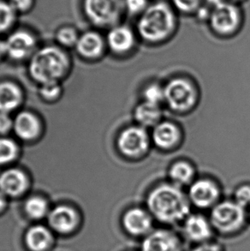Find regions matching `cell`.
<instances>
[{
    "label": "cell",
    "instance_id": "obj_1",
    "mask_svg": "<svg viewBox=\"0 0 250 251\" xmlns=\"http://www.w3.org/2000/svg\"><path fill=\"white\" fill-rule=\"evenodd\" d=\"M147 206L152 218L164 224L184 221L190 211L189 197L173 183H164L152 189L147 198Z\"/></svg>",
    "mask_w": 250,
    "mask_h": 251
},
{
    "label": "cell",
    "instance_id": "obj_2",
    "mask_svg": "<svg viewBox=\"0 0 250 251\" xmlns=\"http://www.w3.org/2000/svg\"><path fill=\"white\" fill-rule=\"evenodd\" d=\"M176 27V17L173 7L166 2L150 4L141 15L137 31L143 41L158 43L173 34Z\"/></svg>",
    "mask_w": 250,
    "mask_h": 251
},
{
    "label": "cell",
    "instance_id": "obj_3",
    "mask_svg": "<svg viewBox=\"0 0 250 251\" xmlns=\"http://www.w3.org/2000/svg\"><path fill=\"white\" fill-rule=\"evenodd\" d=\"M68 58L56 48H46L34 54L30 63V73L37 82L44 84L58 82L68 68Z\"/></svg>",
    "mask_w": 250,
    "mask_h": 251
},
{
    "label": "cell",
    "instance_id": "obj_4",
    "mask_svg": "<svg viewBox=\"0 0 250 251\" xmlns=\"http://www.w3.org/2000/svg\"><path fill=\"white\" fill-rule=\"evenodd\" d=\"M245 208L236 201H225L217 203L212 209L210 222L213 229L222 234H232L239 231L245 224Z\"/></svg>",
    "mask_w": 250,
    "mask_h": 251
},
{
    "label": "cell",
    "instance_id": "obj_5",
    "mask_svg": "<svg viewBox=\"0 0 250 251\" xmlns=\"http://www.w3.org/2000/svg\"><path fill=\"white\" fill-rule=\"evenodd\" d=\"M84 7L88 18L100 27L115 26L125 10L124 0H85Z\"/></svg>",
    "mask_w": 250,
    "mask_h": 251
},
{
    "label": "cell",
    "instance_id": "obj_6",
    "mask_svg": "<svg viewBox=\"0 0 250 251\" xmlns=\"http://www.w3.org/2000/svg\"><path fill=\"white\" fill-rule=\"evenodd\" d=\"M196 100V88L187 79L176 77L165 87V101L175 112H184L192 109Z\"/></svg>",
    "mask_w": 250,
    "mask_h": 251
},
{
    "label": "cell",
    "instance_id": "obj_7",
    "mask_svg": "<svg viewBox=\"0 0 250 251\" xmlns=\"http://www.w3.org/2000/svg\"><path fill=\"white\" fill-rule=\"evenodd\" d=\"M208 21L210 27L217 34L230 35L240 25V10L235 3L224 1L210 10Z\"/></svg>",
    "mask_w": 250,
    "mask_h": 251
},
{
    "label": "cell",
    "instance_id": "obj_8",
    "mask_svg": "<svg viewBox=\"0 0 250 251\" xmlns=\"http://www.w3.org/2000/svg\"><path fill=\"white\" fill-rule=\"evenodd\" d=\"M149 134L142 126H130L120 133L118 147L122 154L135 159L145 153L149 149Z\"/></svg>",
    "mask_w": 250,
    "mask_h": 251
},
{
    "label": "cell",
    "instance_id": "obj_9",
    "mask_svg": "<svg viewBox=\"0 0 250 251\" xmlns=\"http://www.w3.org/2000/svg\"><path fill=\"white\" fill-rule=\"evenodd\" d=\"M220 190L212 180L198 179L190 185L189 200L198 208H209L214 207L220 198Z\"/></svg>",
    "mask_w": 250,
    "mask_h": 251
},
{
    "label": "cell",
    "instance_id": "obj_10",
    "mask_svg": "<svg viewBox=\"0 0 250 251\" xmlns=\"http://www.w3.org/2000/svg\"><path fill=\"white\" fill-rule=\"evenodd\" d=\"M142 251H183V244L173 231L155 230L146 236Z\"/></svg>",
    "mask_w": 250,
    "mask_h": 251
},
{
    "label": "cell",
    "instance_id": "obj_11",
    "mask_svg": "<svg viewBox=\"0 0 250 251\" xmlns=\"http://www.w3.org/2000/svg\"><path fill=\"white\" fill-rule=\"evenodd\" d=\"M152 215L140 207L128 209L123 217V226L128 234L134 237H142L152 231Z\"/></svg>",
    "mask_w": 250,
    "mask_h": 251
},
{
    "label": "cell",
    "instance_id": "obj_12",
    "mask_svg": "<svg viewBox=\"0 0 250 251\" xmlns=\"http://www.w3.org/2000/svg\"><path fill=\"white\" fill-rule=\"evenodd\" d=\"M213 226L201 214H189L184 220L183 232L186 238L200 245L207 243L213 236Z\"/></svg>",
    "mask_w": 250,
    "mask_h": 251
},
{
    "label": "cell",
    "instance_id": "obj_13",
    "mask_svg": "<svg viewBox=\"0 0 250 251\" xmlns=\"http://www.w3.org/2000/svg\"><path fill=\"white\" fill-rule=\"evenodd\" d=\"M48 222L51 229L66 234L73 231L78 224L76 212L68 206H58L48 214Z\"/></svg>",
    "mask_w": 250,
    "mask_h": 251
},
{
    "label": "cell",
    "instance_id": "obj_14",
    "mask_svg": "<svg viewBox=\"0 0 250 251\" xmlns=\"http://www.w3.org/2000/svg\"><path fill=\"white\" fill-rule=\"evenodd\" d=\"M5 52L15 59L26 58L32 53L35 47L34 38L24 31L11 34L5 42Z\"/></svg>",
    "mask_w": 250,
    "mask_h": 251
},
{
    "label": "cell",
    "instance_id": "obj_15",
    "mask_svg": "<svg viewBox=\"0 0 250 251\" xmlns=\"http://www.w3.org/2000/svg\"><path fill=\"white\" fill-rule=\"evenodd\" d=\"M27 187V176L21 170H7L0 175V191L4 196H20Z\"/></svg>",
    "mask_w": 250,
    "mask_h": 251
},
{
    "label": "cell",
    "instance_id": "obj_16",
    "mask_svg": "<svg viewBox=\"0 0 250 251\" xmlns=\"http://www.w3.org/2000/svg\"><path fill=\"white\" fill-rule=\"evenodd\" d=\"M181 132L173 123L161 122L154 126L152 131V142L160 150H167L177 144Z\"/></svg>",
    "mask_w": 250,
    "mask_h": 251
},
{
    "label": "cell",
    "instance_id": "obj_17",
    "mask_svg": "<svg viewBox=\"0 0 250 251\" xmlns=\"http://www.w3.org/2000/svg\"><path fill=\"white\" fill-rule=\"evenodd\" d=\"M107 42L112 51L124 53L135 45V34L127 26H114L107 35Z\"/></svg>",
    "mask_w": 250,
    "mask_h": 251
},
{
    "label": "cell",
    "instance_id": "obj_18",
    "mask_svg": "<svg viewBox=\"0 0 250 251\" xmlns=\"http://www.w3.org/2000/svg\"><path fill=\"white\" fill-rule=\"evenodd\" d=\"M14 129L22 139L31 140L36 137L40 131V123L30 112H21L14 121Z\"/></svg>",
    "mask_w": 250,
    "mask_h": 251
},
{
    "label": "cell",
    "instance_id": "obj_19",
    "mask_svg": "<svg viewBox=\"0 0 250 251\" xmlns=\"http://www.w3.org/2000/svg\"><path fill=\"white\" fill-rule=\"evenodd\" d=\"M25 242L32 251H45L51 246L52 236L48 228L35 226L28 229L25 236Z\"/></svg>",
    "mask_w": 250,
    "mask_h": 251
},
{
    "label": "cell",
    "instance_id": "obj_20",
    "mask_svg": "<svg viewBox=\"0 0 250 251\" xmlns=\"http://www.w3.org/2000/svg\"><path fill=\"white\" fill-rule=\"evenodd\" d=\"M161 110L159 105L143 101L135 107L134 118L142 127H152L159 124L161 119Z\"/></svg>",
    "mask_w": 250,
    "mask_h": 251
},
{
    "label": "cell",
    "instance_id": "obj_21",
    "mask_svg": "<svg viewBox=\"0 0 250 251\" xmlns=\"http://www.w3.org/2000/svg\"><path fill=\"white\" fill-rule=\"evenodd\" d=\"M22 92L17 85L11 82L0 83V112L13 111L20 105L22 101Z\"/></svg>",
    "mask_w": 250,
    "mask_h": 251
},
{
    "label": "cell",
    "instance_id": "obj_22",
    "mask_svg": "<svg viewBox=\"0 0 250 251\" xmlns=\"http://www.w3.org/2000/svg\"><path fill=\"white\" fill-rule=\"evenodd\" d=\"M104 43L101 36L95 32H88L78 39L77 50L82 56L87 58H95L100 54Z\"/></svg>",
    "mask_w": 250,
    "mask_h": 251
},
{
    "label": "cell",
    "instance_id": "obj_23",
    "mask_svg": "<svg viewBox=\"0 0 250 251\" xmlns=\"http://www.w3.org/2000/svg\"><path fill=\"white\" fill-rule=\"evenodd\" d=\"M195 176V170L191 165L185 161H179L170 168L169 176L173 184L183 186L189 184Z\"/></svg>",
    "mask_w": 250,
    "mask_h": 251
},
{
    "label": "cell",
    "instance_id": "obj_24",
    "mask_svg": "<svg viewBox=\"0 0 250 251\" xmlns=\"http://www.w3.org/2000/svg\"><path fill=\"white\" fill-rule=\"evenodd\" d=\"M25 211L32 219L41 220L48 214V203L41 197H31L25 203Z\"/></svg>",
    "mask_w": 250,
    "mask_h": 251
},
{
    "label": "cell",
    "instance_id": "obj_25",
    "mask_svg": "<svg viewBox=\"0 0 250 251\" xmlns=\"http://www.w3.org/2000/svg\"><path fill=\"white\" fill-rule=\"evenodd\" d=\"M143 99L145 102L159 105L165 101V88L157 83L149 85L143 91Z\"/></svg>",
    "mask_w": 250,
    "mask_h": 251
},
{
    "label": "cell",
    "instance_id": "obj_26",
    "mask_svg": "<svg viewBox=\"0 0 250 251\" xmlns=\"http://www.w3.org/2000/svg\"><path fill=\"white\" fill-rule=\"evenodd\" d=\"M17 146L13 141L0 138V165L9 163L16 158Z\"/></svg>",
    "mask_w": 250,
    "mask_h": 251
},
{
    "label": "cell",
    "instance_id": "obj_27",
    "mask_svg": "<svg viewBox=\"0 0 250 251\" xmlns=\"http://www.w3.org/2000/svg\"><path fill=\"white\" fill-rule=\"evenodd\" d=\"M15 19V9L10 3L0 1V32L6 30Z\"/></svg>",
    "mask_w": 250,
    "mask_h": 251
},
{
    "label": "cell",
    "instance_id": "obj_28",
    "mask_svg": "<svg viewBox=\"0 0 250 251\" xmlns=\"http://www.w3.org/2000/svg\"><path fill=\"white\" fill-rule=\"evenodd\" d=\"M203 0H172L174 9L183 14L196 13L201 7Z\"/></svg>",
    "mask_w": 250,
    "mask_h": 251
},
{
    "label": "cell",
    "instance_id": "obj_29",
    "mask_svg": "<svg viewBox=\"0 0 250 251\" xmlns=\"http://www.w3.org/2000/svg\"><path fill=\"white\" fill-rule=\"evenodd\" d=\"M57 38L61 44L67 46V47L76 45L78 39H79L75 30L72 27H63L58 31Z\"/></svg>",
    "mask_w": 250,
    "mask_h": 251
},
{
    "label": "cell",
    "instance_id": "obj_30",
    "mask_svg": "<svg viewBox=\"0 0 250 251\" xmlns=\"http://www.w3.org/2000/svg\"><path fill=\"white\" fill-rule=\"evenodd\" d=\"M235 201L241 207H250V185H243L235 192Z\"/></svg>",
    "mask_w": 250,
    "mask_h": 251
},
{
    "label": "cell",
    "instance_id": "obj_31",
    "mask_svg": "<svg viewBox=\"0 0 250 251\" xmlns=\"http://www.w3.org/2000/svg\"><path fill=\"white\" fill-rule=\"evenodd\" d=\"M125 10L133 15H141L149 7L148 0H124Z\"/></svg>",
    "mask_w": 250,
    "mask_h": 251
},
{
    "label": "cell",
    "instance_id": "obj_32",
    "mask_svg": "<svg viewBox=\"0 0 250 251\" xmlns=\"http://www.w3.org/2000/svg\"><path fill=\"white\" fill-rule=\"evenodd\" d=\"M41 92L44 98L51 100L56 98L59 95L60 87L58 84V82H48L42 84Z\"/></svg>",
    "mask_w": 250,
    "mask_h": 251
},
{
    "label": "cell",
    "instance_id": "obj_33",
    "mask_svg": "<svg viewBox=\"0 0 250 251\" xmlns=\"http://www.w3.org/2000/svg\"><path fill=\"white\" fill-rule=\"evenodd\" d=\"M14 126V122L6 112H0V133H6Z\"/></svg>",
    "mask_w": 250,
    "mask_h": 251
},
{
    "label": "cell",
    "instance_id": "obj_34",
    "mask_svg": "<svg viewBox=\"0 0 250 251\" xmlns=\"http://www.w3.org/2000/svg\"><path fill=\"white\" fill-rule=\"evenodd\" d=\"M192 251H224V249L218 244L207 242L198 245Z\"/></svg>",
    "mask_w": 250,
    "mask_h": 251
},
{
    "label": "cell",
    "instance_id": "obj_35",
    "mask_svg": "<svg viewBox=\"0 0 250 251\" xmlns=\"http://www.w3.org/2000/svg\"><path fill=\"white\" fill-rule=\"evenodd\" d=\"M33 0H10V4L14 9L24 11L31 6Z\"/></svg>",
    "mask_w": 250,
    "mask_h": 251
},
{
    "label": "cell",
    "instance_id": "obj_36",
    "mask_svg": "<svg viewBox=\"0 0 250 251\" xmlns=\"http://www.w3.org/2000/svg\"><path fill=\"white\" fill-rule=\"evenodd\" d=\"M6 205V200H5V196L0 191V212L3 211V208Z\"/></svg>",
    "mask_w": 250,
    "mask_h": 251
},
{
    "label": "cell",
    "instance_id": "obj_37",
    "mask_svg": "<svg viewBox=\"0 0 250 251\" xmlns=\"http://www.w3.org/2000/svg\"><path fill=\"white\" fill-rule=\"evenodd\" d=\"M4 52H5V44L3 41H0V58L3 56Z\"/></svg>",
    "mask_w": 250,
    "mask_h": 251
},
{
    "label": "cell",
    "instance_id": "obj_38",
    "mask_svg": "<svg viewBox=\"0 0 250 251\" xmlns=\"http://www.w3.org/2000/svg\"><path fill=\"white\" fill-rule=\"evenodd\" d=\"M206 1L213 7L217 5V4H219V3H222V2L225 1V0H206Z\"/></svg>",
    "mask_w": 250,
    "mask_h": 251
},
{
    "label": "cell",
    "instance_id": "obj_39",
    "mask_svg": "<svg viewBox=\"0 0 250 251\" xmlns=\"http://www.w3.org/2000/svg\"><path fill=\"white\" fill-rule=\"evenodd\" d=\"M225 1H228V2H231V3H235V2H237V1H241V0H225Z\"/></svg>",
    "mask_w": 250,
    "mask_h": 251
},
{
    "label": "cell",
    "instance_id": "obj_40",
    "mask_svg": "<svg viewBox=\"0 0 250 251\" xmlns=\"http://www.w3.org/2000/svg\"></svg>",
    "mask_w": 250,
    "mask_h": 251
}]
</instances>
